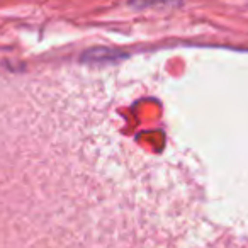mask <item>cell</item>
<instances>
[{
  "label": "cell",
  "mask_w": 248,
  "mask_h": 248,
  "mask_svg": "<svg viewBox=\"0 0 248 248\" xmlns=\"http://www.w3.org/2000/svg\"><path fill=\"white\" fill-rule=\"evenodd\" d=\"M169 5V4H177V0H131V5L135 9H148L155 7V5Z\"/></svg>",
  "instance_id": "cell-1"
}]
</instances>
